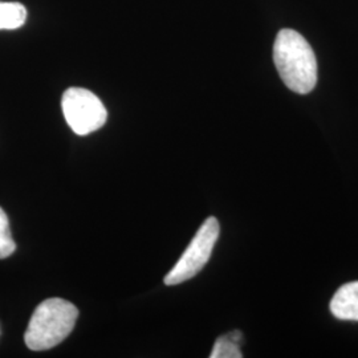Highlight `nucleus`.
Listing matches in <instances>:
<instances>
[{
  "label": "nucleus",
  "mask_w": 358,
  "mask_h": 358,
  "mask_svg": "<svg viewBox=\"0 0 358 358\" xmlns=\"http://www.w3.org/2000/svg\"><path fill=\"white\" fill-rule=\"evenodd\" d=\"M273 62L287 88L307 94L317 84V60L316 55L294 29H282L273 44Z\"/></svg>",
  "instance_id": "1"
},
{
  "label": "nucleus",
  "mask_w": 358,
  "mask_h": 358,
  "mask_svg": "<svg viewBox=\"0 0 358 358\" xmlns=\"http://www.w3.org/2000/svg\"><path fill=\"white\" fill-rule=\"evenodd\" d=\"M78 310L64 299L52 297L38 304L35 309L24 341L31 350H47L59 345L75 328Z\"/></svg>",
  "instance_id": "2"
},
{
  "label": "nucleus",
  "mask_w": 358,
  "mask_h": 358,
  "mask_svg": "<svg viewBox=\"0 0 358 358\" xmlns=\"http://www.w3.org/2000/svg\"><path fill=\"white\" fill-rule=\"evenodd\" d=\"M219 222L217 217H210L192 238V243L182 254L178 263L165 276L166 285H177L187 282L199 273L210 260L214 245L219 238Z\"/></svg>",
  "instance_id": "3"
},
{
  "label": "nucleus",
  "mask_w": 358,
  "mask_h": 358,
  "mask_svg": "<svg viewBox=\"0 0 358 358\" xmlns=\"http://www.w3.org/2000/svg\"><path fill=\"white\" fill-rule=\"evenodd\" d=\"M65 121L78 136H87L103 128L108 112L101 100L84 88H69L62 99Z\"/></svg>",
  "instance_id": "4"
},
{
  "label": "nucleus",
  "mask_w": 358,
  "mask_h": 358,
  "mask_svg": "<svg viewBox=\"0 0 358 358\" xmlns=\"http://www.w3.org/2000/svg\"><path fill=\"white\" fill-rule=\"evenodd\" d=\"M331 312L338 320L358 321V282L340 287L331 300Z\"/></svg>",
  "instance_id": "5"
},
{
  "label": "nucleus",
  "mask_w": 358,
  "mask_h": 358,
  "mask_svg": "<svg viewBox=\"0 0 358 358\" xmlns=\"http://www.w3.org/2000/svg\"><path fill=\"white\" fill-rule=\"evenodd\" d=\"M26 20L27 8L22 3L0 1V29H17Z\"/></svg>",
  "instance_id": "6"
},
{
  "label": "nucleus",
  "mask_w": 358,
  "mask_h": 358,
  "mask_svg": "<svg viewBox=\"0 0 358 358\" xmlns=\"http://www.w3.org/2000/svg\"><path fill=\"white\" fill-rule=\"evenodd\" d=\"M243 336L239 331H234L226 336L219 337L210 355L211 358H242L243 353L241 350V343Z\"/></svg>",
  "instance_id": "7"
},
{
  "label": "nucleus",
  "mask_w": 358,
  "mask_h": 358,
  "mask_svg": "<svg viewBox=\"0 0 358 358\" xmlns=\"http://www.w3.org/2000/svg\"><path fill=\"white\" fill-rule=\"evenodd\" d=\"M16 250L13 234L10 230V222L3 208L0 207V259L13 255Z\"/></svg>",
  "instance_id": "8"
}]
</instances>
